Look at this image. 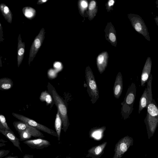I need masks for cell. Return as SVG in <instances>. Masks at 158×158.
<instances>
[{
  "mask_svg": "<svg viewBox=\"0 0 158 158\" xmlns=\"http://www.w3.org/2000/svg\"><path fill=\"white\" fill-rule=\"evenodd\" d=\"M48 89L53 99L61 118L62 129L66 132L69 125L68 114L67 107L65 101L57 93L53 86L48 83Z\"/></svg>",
  "mask_w": 158,
  "mask_h": 158,
  "instance_id": "cell-1",
  "label": "cell"
},
{
  "mask_svg": "<svg viewBox=\"0 0 158 158\" xmlns=\"http://www.w3.org/2000/svg\"><path fill=\"white\" fill-rule=\"evenodd\" d=\"M135 84L132 83L128 88L123 102L121 103V115L122 118H128L133 110V106L136 95Z\"/></svg>",
  "mask_w": 158,
  "mask_h": 158,
  "instance_id": "cell-2",
  "label": "cell"
},
{
  "mask_svg": "<svg viewBox=\"0 0 158 158\" xmlns=\"http://www.w3.org/2000/svg\"><path fill=\"white\" fill-rule=\"evenodd\" d=\"M85 73L87 91L92 103L94 104L99 98V91L94 76L89 66L86 68Z\"/></svg>",
  "mask_w": 158,
  "mask_h": 158,
  "instance_id": "cell-3",
  "label": "cell"
},
{
  "mask_svg": "<svg viewBox=\"0 0 158 158\" xmlns=\"http://www.w3.org/2000/svg\"><path fill=\"white\" fill-rule=\"evenodd\" d=\"M156 102L153 98L152 102L148 104L147 114L145 120L152 132L156 129L158 123V109Z\"/></svg>",
  "mask_w": 158,
  "mask_h": 158,
  "instance_id": "cell-4",
  "label": "cell"
},
{
  "mask_svg": "<svg viewBox=\"0 0 158 158\" xmlns=\"http://www.w3.org/2000/svg\"><path fill=\"white\" fill-rule=\"evenodd\" d=\"M128 16L135 30L143 36L147 40L150 41L148 29L141 17L138 15L131 14L128 15Z\"/></svg>",
  "mask_w": 158,
  "mask_h": 158,
  "instance_id": "cell-5",
  "label": "cell"
},
{
  "mask_svg": "<svg viewBox=\"0 0 158 158\" xmlns=\"http://www.w3.org/2000/svg\"><path fill=\"white\" fill-rule=\"evenodd\" d=\"M12 115L14 117L19 120L20 121L26 123L31 127L52 136L56 137H58L56 132L54 130L49 128L46 126L38 123L32 119L22 115L15 113H13Z\"/></svg>",
  "mask_w": 158,
  "mask_h": 158,
  "instance_id": "cell-6",
  "label": "cell"
},
{
  "mask_svg": "<svg viewBox=\"0 0 158 158\" xmlns=\"http://www.w3.org/2000/svg\"><path fill=\"white\" fill-rule=\"evenodd\" d=\"M44 29L43 28L33 41L29 51V64L32 61L40 48L44 37Z\"/></svg>",
  "mask_w": 158,
  "mask_h": 158,
  "instance_id": "cell-7",
  "label": "cell"
},
{
  "mask_svg": "<svg viewBox=\"0 0 158 158\" xmlns=\"http://www.w3.org/2000/svg\"><path fill=\"white\" fill-rule=\"evenodd\" d=\"M19 139L21 141H24L29 139L32 137L43 138L44 135L39 130L28 125L27 128L23 131L19 133Z\"/></svg>",
  "mask_w": 158,
  "mask_h": 158,
  "instance_id": "cell-8",
  "label": "cell"
},
{
  "mask_svg": "<svg viewBox=\"0 0 158 158\" xmlns=\"http://www.w3.org/2000/svg\"><path fill=\"white\" fill-rule=\"evenodd\" d=\"M23 142L30 148L33 149H43L50 145L49 141L40 138L28 139L24 141Z\"/></svg>",
  "mask_w": 158,
  "mask_h": 158,
  "instance_id": "cell-9",
  "label": "cell"
},
{
  "mask_svg": "<svg viewBox=\"0 0 158 158\" xmlns=\"http://www.w3.org/2000/svg\"><path fill=\"white\" fill-rule=\"evenodd\" d=\"M108 58V54L106 51L103 52L98 56L96 59L97 65L100 74H102L107 67Z\"/></svg>",
  "mask_w": 158,
  "mask_h": 158,
  "instance_id": "cell-10",
  "label": "cell"
},
{
  "mask_svg": "<svg viewBox=\"0 0 158 158\" xmlns=\"http://www.w3.org/2000/svg\"><path fill=\"white\" fill-rule=\"evenodd\" d=\"M152 62L151 58L148 57L142 73L141 77V86H144L150 75Z\"/></svg>",
  "mask_w": 158,
  "mask_h": 158,
  "instance_id": "cell-11",
  "label": "cell"
},
{
  "mask_svg": "<svg viewBox=\"0 0 158 158\" xmlns=\"http://www.w3.org/2000/svg\"><path fill=\"white\" fill-rule=\"evenodd\" d=\"M123 89V77L121 72L117 74L113 89L114 95L115 98L118 99L122 94Z\"/></svg>",
  "mask_w": 158,
  "mask_h": 158,
  "instance_id": "cell-12",
  "label": "cell"
},
{
  "mask_svg": "<svg viewBox=\"0 0 158 158\" xmlns=\"http://www.w3.org/2000/svg\"><path fill=\"white\" fill-rule=\"evenodd\" d=\"M25 51V44L22 41L21 34H19L18 37L17 48V66L19 67L23 60Z\"/></svg>",
  "mask_w": 158,
  "mask_h": 158,
  "instance_id": "cell-13",
  "label": "cell"
},
{
  "mask_svg": "<svg viewBox=\"0 0 158 158\" xmlns=\"http://www.w3.org/2000/svg\"><path fill=\"white\" fill-rule=\"evenodd\" d=\"M0 133L8 139L15 147L17 148L23 153L20 147V139L16 136L13 131L6 130H0Z\"/></svg>",
  "mask_w": 158,
  "mask_h": 158,
  "instance_id": "cell-14",
  "label": "cell"
},
{
  "mask_svg": "<svg viewBox=\"0 0 158 158\" xmlns=\"http://www.w3.org/2000/svg\"><path fill=\"white\" fill-rule=\"evenodd\" d=\"M106 38L113 45L117 44L116 32L114 27L110 23H108L105 29Z\"/></svg>",
  "mask_w": 158,
  "mask_h": 158,
  "instance_id": "cell-15",
  "label": "cell"
},
{
  "mask_svg": "<svg viewBox=\"0 0 158 158\" xmlns=\"http://www.w3.org/2000/svg\"><path fill=\"white\" fill-rule=\"evenodd\" d=\"M0 10L4 19L9 23L12 21L13 15L9 8L4 3L0 4Z\"/></svg>",
  "mask_w": 158,
  "mask_h": 158,
  "instance_id": "cell-16",
  "label": "cell"
},
{
  "mask_svg": "<svg viewBox=\"0 0 158 158\" xmlns=\"http://www.w3.org/2000/svg\"><path fill=\"white\" fill-rule=\"evenodd\" d=\"M148 102L147 89V88H146L144 91L139 100L138 109L139 114H140L141 111L144 108H147L148 105Z\"/></svg>",
  "mask_w": 158,
  "mask_h": 158,
  "instance_id": "cell-17",
  "label": "cell"
},
{
  "mask_svg": "<svg viewBox=\"0 0 158 158\" xmlns=\"http://www.w3.org/2000/svg\"><path fill=\"white\" fill-rule=\"evenodd\" d=\"M13 85L12 80L8 77L0 79V90H6L11 89Z\"/></svg>",
  "mask_w": 158,
  "mask_h": 158,
  "instance_id": "cell-18",
  "label": "cell"
},
{
  "mask_svg": "<svg viewBox=\"0 0 158 158\" xmlns=\"http://www.w3.org/2000/svg\"><path fill=\"white\" fill-rule=\"evenodd\" d=\"M62 124V123L61 118L59 113L57 111L55 120V127L57 135L58 140V141H60V139Z\"/></svg>",
  "mask_w": 158,
  "mask_h": 158,
  "instance_id": "cell-19",
  "label": "cell"
},
{
  "mask_svg": "<svg viewBox=\"0 0 158 158\" xmlns=\"http://www.w3.org/2000/svg\"><path fill=\"white\" fill-rule=\"evenodd\" d=\"M22 11L24 16L29 19L32 18L35 15L36 13L35 10L30 7H24Z\"/></svg>",
  "mask_w": 158,
  "mask_h": 158,
  "instance_id": "cell-20",
  "label": "cell"
},
{
  "mask_svg": "<svg viewBox=\"0 0 158 158\" xmlns=\"http://www.w3.org/2000/svg\"><path fill=\"white\" fill-rule=\"evenodd\" d=\"M152 75L151 74L147 81V89L148 96V104L151 103L153 99L152 91Z\"/></svg>",
  "mask_w": 158,
  "mask_h": 158,
  "instance_id": "cell-21",
  "label": "cell"
},
{
  "mask_svg": "<svg viewBox=\"0 0 158 158\" xmlns=\"http://www.w3.org/2000/svg\"><path fill=\"white\" fill-rule=\"evenodd\" d=\"M88 9L89 17L91 19H93L95 16L97 10L96 3L95 1L92 0L90 2Z\"/></svg>",
  "mask_w": 158,
  "mask_h": 158,
  "instance_id": "cell-22",
  "label": "cell"
},
{
  "mask_svg": "<svg viewBox=\"0 0 158 158\" xmlns=\"http://www.w3.org/2000/svg\"><path fill=\"white\" fill-rule=\"evenodd\" d=\"M4 130L13 131L8 126L5 117L3 114L0 113V130Z\"/></svg>",
  "mask_w": 158,
  "mask_h": 158,
  "instance_id": "cell-23",
  "label": "cell"
},
{
  "mask_svg": "<svg viewBox=\"0 0 158 158\" xmlns=\"http://www.w3.org/2000/svg\"><path fill=\"white\" fill-rule=\"evenodd\" d=\"M40 100L45 101L48 104L50 103L52 101V97L47 91L42 92L40 97Z\"/></svg>",
  "mask_w": 158,
  "mask_h": 158,
  "instance_id": "cell-24",
  "label": "cell"
},
{
  "mask_svg": "<svg viewBox=\"0 0 158 158\" xmlns=\"http://www.w3.org/2000/svg\"><path fill=\"white\" fill-rule=\"evenodd\" d=\"M119 149L120 151L122 152H126L127 149V144L124 142L121 143L120 145Z\"/></svg>",
  "mask_w": 158,
  "mask_h": 158,
  "instance_id": "cell-25",
  "label": "cell"
},
{
  "mask_svg": "<svg viewBox=\"0 0 158 158\" xmlns=\"http://www.w3.org/2000/svg\"><path fill=\"white\" fill-rule=\"evenodd\" d=\"M101 131L100 130H98L94 132L92 134V136L96 139H98L101 137Z\"/></svg>",
  "mask_w": 158,
  "mask_h": 158,
  "instance_id": "cell-26",
  "label": "cell"
},
{
  "mask_svg": "<svg viewBox=\"0 0 158 158\" xmlns=\"http://www.w3.org/2000/svg\"><path fill=\"white\" fill-rule=\"evenodd\" d=\"M10 152V150H0V158H2L7 155Z\"/></svg>",
  "mask_w": 158,
  "mask_h": 158,
  "instance_id": "cell-27",
  "label": "cell"
},
{
  "mask_svg": "<svg viewBox=\"0 0 158 158\" xmlns=\"http://www.w3.org/2000/svg\"><path fill=\"white\" fill-rule=\"evenodd\" d=\"M80 5L81 9L82 10H84L87 8L88 6V3L85 0H82L80 2Z\"/></svg>",
  "mask_w": 158,
  "mask_h": 158,
  "instance_id": "cell-28",
  "label": "cell"
},
{
  "mask_svg": "<svg viewBox=\"0 0 158 158\" xmlns=\"http://www.w3.org/2000/svg\"><path fill=\"white\" fill-rule=\"evenodd\" d=\"M4 40L3 28L0 22V41L3 42Z\"/></svg>",
  "mask_w": 158,
  "mask_h": 158,
  "instance_id": "cell-29",
  "label": "cell"
},
{
  "mask_svg": "<svg viewBox=\"0 0 158 158\" xmlns=\"http://www.w3.org/2000/svg\"><path fill=\"white\" fill-rule=\"evenodd\" d=\"M102 151V147L100 146H98L95 148L94 149V152L96 155H98Z\"/></svg>",
  "mask_w": 158,
  "mask_h": 158,
  "instance_id": "cell-30",
  "label": "cell"
},
{
  "mask_svg": "<svg viewBox=\"0 0 158 158\" xmlns=\"http://www.w3.org/2000/svg\"><path fill=\"white\" fill-rule=\"evenodd\" d=\"M114 3V0H109L107 3V7L108 8L107 9L109 10V8L111 6H113Z\"/></svg>",
  "mask_w": 158,
  "mask_h": 158,
  "instance_id": "cell-31",
  "label": "cell"
},
{
  "mask_svg": "<svg viewBox=\"0 0 158 158\" xmlns=\"http://www.w3.org/2000/svg\"><path fill=\"white\" fill-rule=\"evenodd\" d=\"M22 158H33V156L32 155L25 154Z\"/></svg>",
  "mask_w": 158,
  "mask_h": 158,
  "instance_id": "cell-32",
  "label": "cell"
},
{
  "mask_svg": "<svg viewBox=\"0 0 158 158\" xmlns=\"http://www.w3.org/2000/svg\"><path fill=\"white\" fill-rule=\"evenodd\" d=\"M4 158H19V157L17 156H6Z\"/></svg>",
  "mask_w": 158,
  "mask_h": 158,
  "instance_id": "cell-33",
  "label": "cell"
},
{
  "mask_svg": "<svg viewBox=\"0 0 158 158\" xmlns=\"http://www.w3.org/2000/svg\"><path fill=\"white\" fill-rule=\"evenodd\" d=\"M48 0H39L37 2V3H38V4L40 3H42L44 2H47Z\"/></svg>",
  "mask_w": 158,
  "mask_h": 158,
  "instance_id": "cell-34",
  "label": "cell"
},
{
  "mask_svg": "<svg viewBox=\"0 0 158 158\" xmlns=\"http://www.w3.org/2000/svg\"><path fill=\"white\" fill-rule=\"evenodd\" d=\"M6 144L5 143H0V148L5 146Z\"/></svg>",
  "mask_w": 158,
  "mask_h": 158,
  "instance_id": "cell-35",
  "label": "cell"
},
{
  "mask_svg": "<svg viewBox=\"0 0 158 158\" xmlns=\"http://www.w3.org/2000/svg\"><path fill=\"white\" fill-rule=\"evenodd\" d=\"M2 58L0 56V67H2Z\"/></svg>",
  "mask_w": 158,
  "mask_h": 158,
  "instance_id": "cell-36",
  "label": "cell"
}]
</instances>
